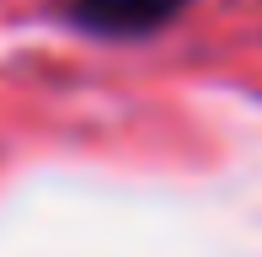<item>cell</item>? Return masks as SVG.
I'll return each instance as SVG.
<instances>
[{
  "mask_svg": "<svg viewBox=\"0 0 262 257\" xmlns=\"http://www.w3.org/2000/svg\"><path fill=\"white\" fill-rule=\"evenodd\" d=\"M182 11L187 0H70V22L91 38H150Z\"/></svg>",
  "mask_w": 262,
  "mask_h": 257,
  "instance_id": "6da1fadb",
  "label": "cell"
}]
</instances>
